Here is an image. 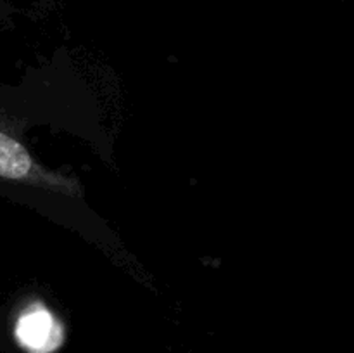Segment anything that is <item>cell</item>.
Returning <instances> with one entry per match:
<instances>
[{
    "label": "cell",
    "instance_id": "cell-1",
    "mask_svg": "<svg viewBox=\"0 0 354 353\" xmlns=\"http://www.w3.org/2000/svg\"><path fill=\"white\" fill-rule=\"evenodd\" d=\"M16 339L30 353H50L62 343V325L41 303H31L16 320Z\"/></svg>",
    "mask_w": 354,
    "mask_h": 353
}]
</instances>
